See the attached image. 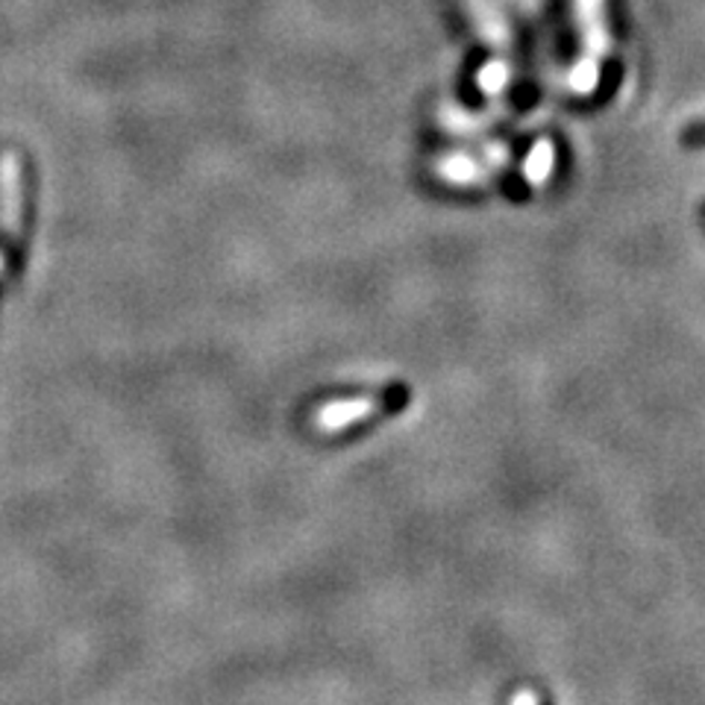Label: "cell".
Segmentation results:
<instances>
[{"label": "cell", "instance_id": "obj_1", "mask_svg": "<svg viewBox=\"0 0 705 705\" xmlns=\"http://www.w3.org/2000/svg\"><path fill=\"white\" fill-rule=\"evenodd\" d=\"M21 221H24V168L21 156L9 151L0 156V236L9 245H15L21 236Z\"/></svg>", "mask_w": 705, "mask_h": 705}, {"label": "cell", "instance_id": "obj_2", "mask_svg": "<svg viewBox=\"0 0 705 705\" xmlns=\"http://www.w3.org/2000/svg\"><path fill=\"white\" fill-rule=\"evenodd\" d=\"M680 145L685 151H705V118L703 121H694L688 127L680 133Z\"/></svg>", "mask_w": 705, "mask_h": 705}, {"label": "cell", "instance_id": "obj_3", "mask_svg": "<svg viewBox=\"0 0 705 705\" xmlns=\"http://www.w3.org/2000/svg\"><path fill=\"white\" fill-rule=\"evenodd\" d=\"M699 221H703V230H705V200L699 204Z\"/></svg>", "mask_w": 705, "mask_h": 705}]
</instances>
